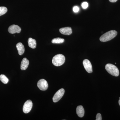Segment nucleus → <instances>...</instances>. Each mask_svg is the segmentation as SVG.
Listing matches in <instances>:
<instances>
[{
  "label": "nucleus",
  "mask_w": 120,
  "mask_h": 120,
  "mask_svg": "<svg viewBox=\"0 0 120 120\" xmlns=\"http://www.w3.org/2000/svg\"><path fill=\"white\" fill-rule=\"evenodd\" d=\"M117 32L116 30H112L102 35L100 37V41L103 42L108 41L112 40L116 36Z\"/></svg>",
  "instance_id": "1"
},
{
  "label": "nucleus",
  "mask_w": 120,
  "mask_h": 120,
  "mask_svg": "<svg viewBox=\"0 0 120 120\" xmlns=\"http://www.w3.org/2000/svg\"><path fill=\"white\" fill-rule=\"evenodd\" d=\"M65 57L62 54H58L53 57L52 60L53 64L56 67H58L64 64Z\"/></svg>",
  "instance_id": "2"
},
{
  "label": "nucleus",
  "mask_w": 120,
  "mask_h": 120,
  "mask_svg": "<svg viewBox=\"0 0 120 120\" xmlns=\"http://www.w3.org/2000/svg\"><path fill=\"white\" fill-rule=\"evenodd\" d=\"M105 68L108 73L113 76H118L119 75V71L118 68L113 64H107L105 65Z\"/></svg>",
  "instance_id": "3"
},
{
  "label": "nucleus",
  "mask_w": 120,
  "mask_h": 120,
  "mask_svg": "<svg viewBox=\"0 0 120 120\" xmlns=\"http://www.w3.org/2000/svg\"><path fill=\"white\" fill-rule=\"evenodd\" d=\"M64 90L63 88L60 89L57 92H56L53 98V102H56L60 101L64 94Z\"/></svg>",
  "instance_id": "4"
},
{
  "label": "nucleus",
  "mask_w": 120,
  "mask_h": 120,
  "mask_svg": "<svg viewBox=\"0 0 120 120\" xmlns=\"http://www.w3.org/2000/svg\"><path fill=\"white\" fill-rule=\"evenodd\" d=\"M32 102L30 100L26 101L23 105V111L25 113H28L30 112L32 107Z\"/></svg>",
  "instance_id": "5"
},
{
  "label": "nucleus",
  "mask_w": 120,
  "mask_h": 120,
  "mask_svg": "<svg viewBox=\"0 0 120 120\" xmlns=\"http://www.w3.org/2000/svg\"><path fill=\"white\" fill-rule=\"evenodd\" d=\"M37 86L41 90H46L48 88V84L47 81L43 79L39 80L37 84Z\"/></svg>",
  "instance_id": "6"
},
{
  "label": "nucleus",
  "mask_w": 120,
  "mask_h": 120,
  "mask_svg": "<svg viewBox=\"0 0 120 120\" xmlns=\"http://www.w3.org/2000/svg\"><path fill=\"white\" fill-rule=\"evenodd\" d=\"M83 66L86 71L89 73H91L92 72V65L90 62L88 60L86 59L83 62Z\"/></svg>",
  "instance_id": "7"
},
{
  "label": "nucleus",
  "mask_w": 120,
  "mask_h": 120,
  "mask_svg": "<svg viewBox=\"0 0 120 120\" xmlns=\"http://www.w3.org/2000/svg\"><path fill=\"white\" fill-rule=\"evenodd\" d=\"M8 31L11 34H15V33H19L21 31V28L17 25H11L9 27L8 29Z\"/></svg>",
  "instance_id": "8"
},
{
  "label": "nucleus",
  "mask_w": 120,
  "mask_h": 120,
  "mask_svg": "<svg viewBox=\"0 0 120 120\" xmlns=\"http://www.w3.org/2000/svg\"><path fill=\"white\" fill-rule=\"evenodd\" d=\"M60 33L65 35H70L72 33V30L71 27H65L60 28Z\"/></svg>",
  "instance_id": "9"
},
{
  "label": "nucleus",
  "mask_w": 120,
  "mask_h": 120,
  "mask_svg": "<svg viewBox=\"0 0 120 120\" xmlns=\"http://www.w3.org/2000/svg\"><path fill=\"white\" fill-rule=\"evenodd\" d=\"M29 64V60L26 58H23L21 62L20 69L22 71L26 70L28 68Z\"/></svg>",
  "instance_id": "10"
},
{
  "label": "nucleus",
  "mask_w": 120,
  "mask_h": 120,
  "mask_svg": "<svg viewBox=\"0 0 120 120\" xmlns=\"http://www.w3.org/2000/svg\"><path fill=\"white\" fill-rule=\"evenodd\" d=\"M16 47L18 51V53L20 56H22L25 51L24 46L21 42L17 43L16 45Z\"/></svg>",
  "instance_id": "11"
},
{
  "label": "nucleus",
  "mask_w": 120,
  "mask_h": 120,
  "mask_svg": "<svg viewBox=\"0 0 120 120\" xmlns=\"http://www.w3.org/2000/svg\"><path fill=\"white\" fill-rule=\"evenodd\" d=\"M76 113L79 117H82L84 116V110L83 107L82 105L77 106L76 109Z\"/></svg>",
  "instance_id": "12"
},
{
  "label": "nucleus",
  "mask_w": 120,
  "mask_h": 120,
  "mask_svg": "<svg viewBox=\"0 0 120 120\" xmlns=\"http://www.w3.org/2000/svg\"><path fill=\"white\" fill-rule=\"evenodd\" d=\"M28 43L29 47L32 49H34L37 46V42L35 39L30 38L28 39Z\"/></svg>",
  "instance_id": "13"
},
{
  "label": "nucleus",
  "mask_w": 120,
  "mask_h": 120,
  "mask_svg": "<svg viewBox=\"0 0 120 120\" xmlns=\"http://www.w3.org/2000/svg\"><path fill=\"white\" fill-rule=\"evenodd\" d=\"M64 39L61 38H56L53 39L52 41V43H56V44H60V43H63L64 42Z\"/></svg>",
  "instance_id": "14"
},
{
  "label": "nucleus",
  "mask_w": 120,
  "mask_h": 120,
  "mask_svg": "<svg viewBox=\"0 0 120 120\" xmlns=\"http://www.w3.org/2000/svg\"><path fill=\"white\" fill-rule=\"evenodd\" d=\"M0 80L3 83L6 84L8 82V79L4 75H0Z\"/></svg>",
  "instance_id": "15"
},
{
  "label": "nucleus",
  "mask_w": 120,
  "mask_h": 120,
  "mask_svg": "<svg viewBox=\"0 0 120 120\" xmlns=\"http://www.w3.org/2000/svg\"><path fill=\"white\" fill-rule=\"evenodd\" d=\"M7 11H8V9L6 7H0V16L7 13Z\"/></svg>",
  "instance_id": "16"
},
{
  "label": "nucleus",
  "mask_w": 120,
  "mask_h": 120,
  "mask_svg": "<svg viewBox=\"0 0 120 120\" xmlns=\"http://www.w3.org/2000/svg\"><path fill=\"white\" fill-rule=\"evenodd\" d=\"M82 8L84 9L87 8L88 6V3L86 2H83L82 4Z\"/></svg>",
  "instance_id": "17"
},
{
  "label": "nucleus",
  "mask_w": 120,
  "mask_h": 120,
  "mask_svg": "<svg viewBox=\"0 0 120 120\" xmlns=\"http://www.w3.org/2000/svg\"><path fill=\"white\" fill-rule=\"evenodd\" d=\"M101 115V114L98 113L97 114L96 116V120H102Z\"/></svg>",
  "instance_id": "18"
},
{
  "label": "nucleus",
  "mask_w": 120,
  "mask_h": 120,
  "mask_svg": "<svg viewBox=\"0 0 120 120\" xmlns=\"http://www.w3.org/2000/svg\"><path fill=\"white\" fill-rule=\"evenodd\" d=\"M73 11L75 13L78 12L79 11V8L77 6H75L73 8Z\"/></svg>",
  "instance_id": "19"
},
{
  "label": "nucleus",
  "mask_w": 120,
  "mask_h": 120,
  "mask_svg": "<svg viewBox=\"0 0 120 120\" xmlns=\"http://www.w3.org/2000/svg\"><path fill=\"white\" fill-rule=\"evenodd\" d=\"M110 2H115L117 1V0H109Z\"/></svg>",
  "instance_id": "20"
},
{
  "label": "nucleus",
  "mask_w": 120,
  "mask_h": 120,
  "mask_svg": "<svg viewBox=\"0 0 120 120\" xmlns=\"http://www.w3.org/2000/svg\"><path fill=\"white\" fill-rule=\"evenodd\" d=\"M120 99L119 100V101H118V103H119V105H120Z\"/></svg>",
  "instance_id": "21"
}]
</instances>
